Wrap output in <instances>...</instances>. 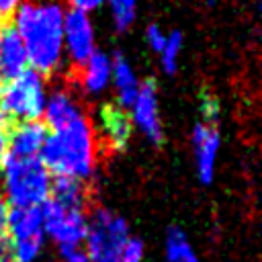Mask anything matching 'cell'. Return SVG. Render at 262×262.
Here are the masks:
<instances>
[{
	"mask_svg": "<svg viewBox=\"0 0 262 262\" xmlns=\"http://www.w3.org/2000/svg\"><path fill=\"white\" fill-rule=\"evenodd\" d=\"M102 129L113 149H125L131 137V121L119 106H104L102 108Z\"/></svg>",
	"mask_w": 262,
	"mask_h": 262,
	"instance_id": "16",
	"label": "cell"
},
{
	"mask_svg": "<svg viewBox=\"0 0 262 262\" xmlns=\"http://www.w3.org/2000/svg\"><path fill=\"white\" fill-rule=\"evenodd\" d=\"M39 160L57 178L88 180L96 170V137L88 117L82 115L74 123L47 133Z\"/></svg>",
	"mask_w": 262,
	"mask_h": 262,
	"instance_id": "2",
	"label": "cell"
},
{
	"mask_svg": "<svg viewBox=\"0 0 262 262\" xmlns=\"http://www.w3.org/2000/svg\"><path fill=\"white\" fill-rule=\"evenodd\" d=\"M129 111H131L129 121H133V125L141 131V135L147 141H151L154 145H160L164 139V131H162V121H160L158 88H156L154 80L139 84V90H137Z\"/></svg>",
	"mask_w": 262,
	"mask_h": 262,
	"instance_id": "8",
	"label": "cell"
},
{
	"mask_svg": "<svg viewBox=\"0 0 262 262\" xmlns=\"http://www.w3.org/2000/svg\"><path fill=\"white\" fill-rule=\"evenodd\" d=\"M63 16L59 2L27 0L14 12V31L18 33L31 70L49 76L63 61Z\"/></svg>",
	"mask_w": 262,
	"mask_h": 262,
	"instance_id": "1",
	"label": "cell"
},
{
	"mask_svg": "<svg viewBox=\"0 0 262 262\" xmlns=\"http://www.w3.org/2000/svg\"><path fill=\"white\" fill-rule=\"evenodd\" d=\"M84 115L80 102L74 98V94L66 88H57L51 94H47L45 100V108H43V117L47 121V125L51 127V131L61 129L70 123H74L76 119H80Z\"/></svg>",
	"mask_w": 262,
	"mask_h": 262,
	"instance_id": "11",
	"label": "cell"
},
{
	"mask_svg": "<svg viewBox=\"0 0 262 262\" xmlns=\"http://www.w3.org/2000/svg\"><path fill=\"white\" fill-rule=\"evenodd\" d=\"M113 63V72H111V84H115L117 90V104L121 111H129V106L133 104V98L139 90V80L137 74L131 66V61L123 55V53H115L111 57Z\"/></svg>",
	"mask_w": 262,
	"mask_h": 262,
	"instance_id": "13",
	"label": "cell"
},
{
	"mask_svg": "<svg viewBox=\"0 0 262 262\" xmlns=\"http://www.w3.org/2000/svg\"><path fill=\"white\" fill-rule=\"evenodd\" d=\"M47 86L39 72L27 68L16 78L0 86V117L4 121H37L43 115Z\"/></svg>",
	"mask_w": 262,
	"mask_h": 262,
	"instance_id": "4",
	"label": "cell"
},
{
	"mask_svg": "<svg viewBox=\"0 0 262 262\" xmlns=\"http://www.w3.org/2000/svg\"><path fill=\"white\" fill-rule=\"evenodd\" d=\"M164 250H166V260L168 262H199L186 233L180 227H170L168 229Z\"/></svg>",
	"mask_w": 262,
	"mask_h": 262,
	"instance_id": "18",
	"label": "cell"
},
{
	"mask_svg": "<svg viewBox=\"0 0 262 262\" xmlns=\"http://www.w3.org/2000/svg\"><path fill=\"white\" fill-rule=\"evenodd\" d=\"M96 51L94 25L86 12L68 10L63 16V55L74 66H82Z\"/></svg>",
	"mask_w": 262,
	"mask_h": 262,
	"instance_id": "7",
	"label": "cell"
},
{
	"mask_svg": "<svg viewBox=\"0 0 262 262\" xmlns=\"http://www.w3.org/2000/svg\"><path fill=\"white\" fill-rule=\"evenodd\" d=\"M111 55L102 51H94L82 66H80V84L84 92L88 94H100L108 88L111 84Z\"/></svg>",
	"mask_w": 262,
	"mask_h": 262,
	"instance_id": "15",
	"label": "cell"
},
{
	"mask_svg": "<svg viewBox=\"0 0 262 262\" xmlns=\"http://www.w3.org/2000/svg\"><path fill=\"white\" fill-rule=\"evenodd\" d=\"M6 231L10 233V242L45 237L41 209L39 207H12V211H8Z\"/></svg>",
	"mask_w": 262,
	"mask_h": 262,
	"instance_id": "14",
	"label": "cell"
},
{
	"mask_svg": "<svg viewBox=\"0 0 262 262\" xmlns=\"http://www.w3.org/2000/svg\"><path fill=\"white\" fill-rule=\"evenodd\" d=\"M6 219H8V207L0 192V235H4V231H6Z\"/></svg>",
	"mask_w": 262,
	"mask_h": 262,
	"instance_id": "29",
	"label": "cell"
},
{
	"mask_svg": "<svg viewBox=\"0 0 262 262\" xmlns=\"http://www.w3.org/2000/svg\"><path fill=\"white\" fill-rule=\"evenodd\" d=\"M129 237L127 221L104 207L94 209L86 217L84 250L90 262H119Z\"/></svg>",
	"mask_w": 262,
	"mask_h": 262,
	"instance_id": "5",
	"label": "cell"
},
{
	"mask_svg": "<svg viewBox=\"0 0 262 262\" xmlns=\"http://www.w3.org/2000/svg\"><path fill=\"white\" fill-rule=\"evenodd\" d=\"M25 45L12 25H0V82H8L27 70Z\"/></svg>",
	"mask_w": 262,
	"mask_h": 262,
	"instance_id": "10",
	"label": "cell"
},
{
	"mask_svg": "<svg viewBox=\"0 0 262 262\" xmlns=\"http://www.w3.org/2000/svg\"><path fill=\"white\" fill-rule=\"evenodd\" d=\"M113 14V25L117 31H127L137 14V0H106Z\"/></svg>",
	"mask_w": 262,
	"mask_h": 262,
	"instance_id": "20",
	"label": "cell"
},
{
	"mask_svg": "<svg viewBox=\"0 0 262 262\" xmlns=\"http://www.w3.org/2000/svg\"><path fill=\"white\" fill-rule=\"evenodd\" d=\"M180 51H182V33H180V31H172V33L166 37V43H164L162 51L158 53L164 72H168V74H174V72H176Z\"/></svg>",
	"mask_w": 262,
	"mask_h": 262,
	"instance_id": "19",
	"label": "cell"
},
{
	"mask_svg": "<svg viewBox=\"0 0 262 262\" xmlns=\"http://www.w3.org/2000/svg\"><path fill=\"white\" fill-rule=\"evenodd\" d=\"M166 37H168V35H166L158 25H149L147 31H145V41H147V45L151 47V51H156V53L162 51V47H164V43H166Z\"/></svg>",
	"mask_w": 262,
	"mask_h": 262,
	"instance_id": "22",
	"label": "cell"
},
{
	"mask_svg": "<svg viewBox=\"0 0 262 262\" xmlns=\"http://www.w3.org/2000/svg\"><path fill=\"white\" fill-rule=\"evenodd\" d=\"M55 203L68 207V209H84L86 203V188L84 182L74 178H57L51 182V196Z\"/></svg>",
	"mask_w": 262,
	"mask_h": 262,
	"instance_id": "17",
	"label": "cell"
},
{
	"mask_svg": "<svg viewBox=\"0 0 262 262\" xmlns=\"http://www.w3.org/2000/svg\"><path fill=\"white\" fill-rule=\"evenodd\" d=\"M0 184L12 207H41L51 196V176L39 158L6 154L0 162Z\"/></svg>",
	"mask_w": 262,
	"mask_h": 262,
	"instance_id": "3",
	"label": "cell"
},
{
	"mask_svg": "<svg viewBox=\"0 0 262 262\" xmlns=\"http://www.w3.org/2000/svg\"><path fill=\"white\" fill-rule=\"evenodd\" d=\"M43 231L49 235L57 248L82 246L86 235V213L84 209H68L53 199H47L41 207Z\"/></svg>",
	"mask_w": 262,
	"mask_h": 262,
	"instance_id": "6",
	"label": "cell"
},
{
	"mask_svg": "<svg viewBox=\"0 0 262 262\" xmlns=\"http://www.w3.org/2000/svg\"><path fill=\"white\" fill-rule=\"evenodd\" d=\"M45 137H47L45 125H41L39 121L18 123L8 133V151L6 154L18 156V158H39Z\"/></svg>",
	"mask_w": 262,
	"mask_h": 262,
	"instance_id": "12",
	"label": "cell"
},
{
	"mask_svg": "<svg viewBox=\"0 0 262 262\" xmlns=\"http://www.w3.org/2000/svg\"><path fill=\"white\" fill-rule=\"evenodd\" d=\"M25 0H0V16H12Z\"/></svg>",
	"mask_w": 262,
	"mask_h": 262,
	"instance_id": "27",
	"label": "cell"
},
{
	"mask_svg": "<svg viewBox=\"0 0 262 262\" xmlns=\"http://www.w3.org/2000/svg\"><path fill=\"white\" fill-rule=\"evenodd\" d=\"M201 113H203V121H205V123L215 125V121H217V117H219L217 100L211 98V96H205L203 102H201Z\"/></svg>",
	"mask_w": 262,
	"mask_h": 262,
	"instance_id": "24",
	"label": "cell"
},
{
	"mask_svg": "<svg viewBox=\"0 0 262 262\" xmlns=\"http://www.w3.org/2000/svg\"><path fill=\"white\" fill-rule=\"evenodd\" d=\"M57 250H59L61 262H90L84 246H68V248H57Z\"/></svg>",
	"mask_w": 262,
	"mask_h": 262,
	"instance_id": "23",
	"label": "cell"
},
{
	"mask_svg": "<svg viewBox=\"0 0 262 262\" xmlns=\"http://www.w3.org/2000/svg\"><path fill=\"white\" fill-rule=\"evenodd\" d=\"M72 2V8L74 10H80V12H92V10H96L98 6H102L106 0H70Z\"/></svg>",
	"mask_w": 262,
	"mask_h": 262,
	"instance_id": "25",
	"label": "cell"
},
{
	"mask_svg": "<svg viewBox=\"0 0 262 262\" xmlns=\"http://www.w3.org/2000/svg\"><path fill=\"white\" fill-rule=\"evenodd\" d=\"M143 242L137 237H129L123 252H121V260L119 262H143Z\"/></svg>",
	"mask_w": 262,
	"mask_h": 262,
	"instance_id": "21",
	"label": "cell"
},
{
	"mask_svg": "<svg viewBox=\"0 0 262 262\" xmlns=\"http://www.w3.org/2000/svg\"><path fill=\"white\" fill-rule=\"evenodd\" d=\"M8 127H6V121L0 117V162L4 160L6 151H8Z\"/></svg>",
	"mask_w": 262,
	"mask_h": 262,
	"instance_id": "26",
	"label": "cell"
},
{
	"mask_svg": "<svg viewBox=\"0 0 262 262\" xmlns=\"http://www.w3.org/2000/svg\"><path fill=\"white\" fill-rule=\"evenodd\" d=\"M219 149H221V135L217 127L205 121L196 123L192 131V151H194L196 176L203 184H211L215 178Z\"/></svg>",
	"mask_w": 262,
	"mask_h": 262,
	"instance_id": "9",
	"label": "cell"
},
{
	"mask_svg": "<svg viewBox=\"0 0 262 262\" xmlns=\"http://www.w3.org/2000/svg\"><path fill=\"white\" fill-rule=\"evenodd\" d=\"M0 262H12V246L6 235H0Z\"/></svg>",
	"mask_w": 262,
	"mask_h": 262,
	"instance_id": "28",
	"label": "cell"
}]
</instances>
